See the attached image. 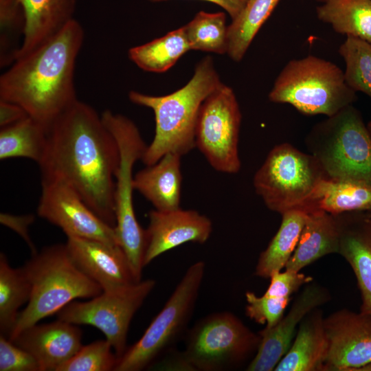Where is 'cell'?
I'll list each match as a JSON object with an SVG mask.
<instances>
[{
	"instance_id": "cell-16",
	"label": "cell",
	"mask_w": 371,
	"mask_h": 371,
	"mask_svg": "<svg viewBox=\"0 0 371 371\" xmlns=\"http://www.w3.org/2000/svg\"><path fill=\"white\" fill-rule=\"evenodd\" d=\"M148 218L144 267L161 254L184 243H205L212 232L211 220L193 210L154 209L149 212Z\"/></svg>"
},
{
	"instance_id": "cell-35",
	"label": "cell",
	"mask_w": 371,
	"mask_h": 371,
	"mask_svg": "<svg viewBox=\"0 0 371 371\" xmlns=\"http://www.w3.org/2000/svg\"><path fill=\"white\" fill-rule=\"evenodd\" d=\"M245 298L246 315L258 324H266V328L273 327L279 322L291 300L265 294L257 296L251 291L246 292Z\"/></svg>"
},
{
	"instance_id": "cell-46",
	"label": "cell",
	"mask_w": 371,
	"mask_h": 371,
	"mask_svg": "<svg viewBox=\"0 0 371 371\" xmlns=\"http://www.w3.org/2000/svg\"><path fill=\"white\" fill-rule=\"evenodd\" d=\"M369 213H370V212H369ZM369 217H370V214H369ZM370 222H371V218H370Z\"/></svg>"
},
{
	"instance_id": "cell-8",
	"label": "cell",
	"mask_w": 371,
	"mask_h": 371,
	"mask_svg": "<svg viewBox=\"0 0 371 371\" xmlns=\"http://www.w3.org/2000/svg\"><path fill=\"white\" fill-rule=\"evenodd\" d=\"M326 178L310 153L289 143L274 146L254 177V187L269 210L282 214L305 207L317 184Z\"/></svg>"
},
{
	"instance_id": "cell-37",
	"label": "cell",
	"mask_w": 371,
	"mask_h": 371,
	"mask_svg": "<svg viewBox=\"0 0 371 371\" xmlns=\"http://www.w3.org/2000/svg\"><path fill=\"white\" fill-rule=\"evenodd\" d=\"M270 284L264 293L277 297L291 298V295L303 285L313 281V278L292 270L285 269L271 275Z\"/></svg>"
},
{
	"instance_id": "cell-31",
	"label": "cell",
	"mask_w": 371,
	"mask_h": 371,
	"mask_svg": "<svg viewBox=\"0 0 371 371\" xmlns=\"http://www.w3.org/2000/svg\"><path fill=\"white\" fill-rule=\"evenodd\" d=\"M183 28L191 49L227 53L228 26L224 12L200 11Z\"/></svg>"
},
{
	"instance_id": "cell-30",
	"label": "cell",
	"mask_w": 371,
	"mask_h": 371,
	"mask_svg": "<svg viewBox=\"0 0 371 371\" xmlns=\"http://www.w3.org/2000/svg\"><path fill=\"white\" fill-rule=\"evenodd\" d=\"M280 0H248L243 10L228 25L229 57L240 61L254 38Z\"/></svg>"
},
{
	"instance_id": "cell-4",
	"label": "cell",
	"mask_w": 371,
	"mask_h": 371,
	"mask_svg": "<svg viewBox=\"0 0 371 371\" xmlns=\"http://www.w3.org/2000/svg\"><path fill=\"white\" fill-rule=\"evenodd\" d=\"M22 267L31 285V295L26 307L19 312L10 340L75 299L93 298L103 291L76 266L65 244L44 247Z\"/></svg>"
},
{
	"instance_id": "cell-33",
	"label": "cell",
	"mask_w": 371,
	"mask_h": 371,
	"mask_svg": "<svg viewBox=\"0 0 371 371\" xmlns=\"http://www.w3.org/2000/svg\"><path fill=\"white\" fill-rule=\"evenodd\" d=\"M1 65L12 64L19 48L17 41L23 35L25 16L20 0H0Z\"/></svg>"
},
{
	"instance_id": "cell-43",
	"label": "cell",
	"mask_w": 371,
	"mask_h": 371,
	"mask_svg": "<svg viewBox=\"0 0 371 371\" xmlns=\"http://www.w3.org/2000/svg\"><path fill=\"white\" fill-rule=\"evenodd\" d=\"M367 127L371 136V120L367 124Z\"/></svg>"
},
{
	"instance_id": "cell-25",
	"label": "cell",
	"mask_w": 371,
	"mask_h": 371,
	"mask_svg": "<svg viewBox=\"0 0 371 371\" xmlns=\"http://www.w3.org/2000/svg\"><path fill=\"white\" fill-rule=\"evenodd\" d=\"M307 215L302 210H291L282 214L278 232L259 256L255 271L257 276L269 278L285 267L297 245Z\"/></svg>"
},
{
	"instance_id": "cell-34",
	"label": "cell",
	"mask_w": 371,
	"mask_h": 371,
	"mask_svg": "<svg viewBox=\"0 0 371 371\" xmlns=\"http://www.w3.org/2000/svg\"><path fill=\"white\" fill-rule=\"evenodd\" d=\"M111 343L104 340L95 341L82 346L57 371H110L114 370L118 361Z\"/></svg>"
},
{
	"instance_id": "cell-18",
	"label": "cell",
	"mask_w": 371,
	"mask_h": 371,
	"mask_svg": "<svg viewBox=\"0 0 371 371\" xmlns=\"http://www.w3.org/2000/svg\"><path fill=\"white\" fill-rule=\"evenodd\" d=\"M82 332L75 324L58 319L34 324L11 341L30 353L41 371H57L82 347Z\"/></svg>"
},
{
	"instance_id": "cell-21",
	"label": "cell",
	"mask_w": 371,
	"mask_h": 371,
	"mask_svg": "<svg viewBox=\"0 0 371 371\" xmlns=\"http://www.w3.org/2000/svg\"><path fill=\"white\" fill-rule=\"evenodd\" d=\"M25 16L23 39L15 59L38 47L74 19L76 0H20Z\"/></svg>"
},
{
	"instance_id": "cell-22",
	"label": "cell",
	"mask_w": 371,
	"mask_h": 371,
	"mask_svg": "<svg viewBox=\"0 0 371 371\" xmlns=\"http://www.w3.org/2000/svg\"><path fill=\"white\" fill-rule=\"evenodd\" d=\"M328 348L322 311L315 308L299 324L294 341L275 371L322 370Z\"/></svg>"
},
{
	"instance_id": "cell-42",
	"label": "cell",
	"mask_w": 371,
	"mask_h": 371,
	"mask_svg": "<svg viewBox=\"0 0 371 371\" xmlns=\"http://www.w3.org/2000/svg\"><path fill=\"white\" fill-rule=\"evenodd\" d=\"M357 371H371V363L360 368Z\"/></svg>"
},
{
	"instance_id": "cell-44",
	"label": "cell",
	"mask_w": 371,
	"mask_h": 371,
	"mask_svg": "<svg viewBox=\"0 0 371 371\" xmlns=\"http://www.w3.org/2000/svg\"><path fill=\"white\" fill-rule=\"evenodd\" d=\"M316 1L324 3L326 2V1H328V0H316Z\"/></svg>"
},
{
	"instance_id": "cell-20",
	"label": "cell",
	"mask_w": 371,
	"mask_h": 371,
	"mask_svg": "<svg viewBox=\"0 0 371 371\" xmlns=\"http://www.w3.org/2000/svg\"><path fill=\"white\" fill-rule=\"evenodd\" d=\"M181 157L167 153L134 175V190L150 202L155 210L170 211L181 207Z\"/></svg>"
},
{
	"instance_id": "cell-29",
	"label": "cell",
	"mask_w": 371,
	"mask_h": 371,
	"mask_svg": "<svg viewBox=\"0 0 371 371\" xmlns=\"http://www.w3.org/2000/svg\"><path fill=\"white\" fill-rule=\"evenodd\" d=\"M31 285L23 269L12 268L3 253L0 254V331L10 337L19 308L28 302Z\"/></svg>"
},
{
	"instance_id": "cell-1",
	"label": "cell",
	"mask_w": 371,
	"mask_h": 371,
	"mask_svg": "<svg viewBox=\"0 0 371 371\" xmlns=\"http://www.w3.org/2000/svg\"><path fill=\"white\" fill-rule=\"evenodd\" d=\"M117 144L101 115L77 100L47 128L44 155L38 164L41 179L71 186L104 222L115 227V177Z\"/></svg>"
},
{
	"instance_id": "cell-12",
	"label": "cell",
	"mask_w": 371,
	"mask_h": 371,
	"mask_svg": "<svg viewBox=\"0 0 371 371\" xmlns=\"http://www.w3.org/2000/svg\"><path fill=\"white\" fill-rule=\"evenodd\" d=\"M152 279L109 291L84 302H71L57 313L58 319L75 325L93 326L103 333L118 359L126 350L131 322L153 290Z\"/></svg>"
},
{
	"instance_id": "cell-32",
	"label": "cell",
	"mask_w": 371,
	"mask_h": 371,
	"mask_svg": "<svg viewBox=\"0 0 371 371\" xmlns=\"http://www.w3.org/2000/svg\"><path fill=\"white\" fill-rule=\"evenodd\" d=\"M338 52L345 62L346 84L354 91L364 93L371 98V43L346 36Z\"/></svg>"
},
{
	"instance_id": "cell-39",
	"label": "cell",
	"mask_w": 371,
	"mask_h": 371,
	"mask_svg": "<svg viewBox=\"0 0 371 371\" xmlns=\"http://www.w3.org/2000/svg\"><path fill=\"white\" fill-rule=\"evenodd\" d=\"M155 368L161 370L195 371L183 351H170Z\"/></svg>"
},
{
	"instance_id": "cell-27",
	"label": "cell",
	"mask_w": 371,
	"mask_h": 371,
	"mask_svg": "<svg viewBox=\"0 0 371 371\" xmlns=\"http://www.w3.org/2000/svg\"><path fill=\"white\" fill-rule=\"evenodd\" d=\"M47 128L30 116L0 130V159H32L38 164L46 148Z\"/></svg>"
},
{
	"instance_id": "cell-15",
	"label": "cell",
	"mask_w": 371,
	"mask_h": 371,
	"mask_svg": "<svg viewBox=\"0 0 371 371\" xmlns=\"http://www.w3.org/2000/svg\"><path fill=\"white\" fill-rule=\"evenodd\" d=\"M329 299V293L325 288L313 281L306 284L288 313L273 327H265L258 333L260 341L247 370H274L289 349L297 326L311 311Z\"/></svg>"
},
{
	"instance_id": "cell-19",
	"label": "cell",
	"mask_w": 371,
	"mask_h": 371,
	"mask_svg": "<svg viewBox=\"0 0 371 371\" xmlns=\"http://www.w3.org/2000/svg\"><path fill=\"white\" fill-rule=\"evenodd\" d=\"M335 215L339 229V254L348 262L361 293L360 312L371 315V222L369 212Z\"/></svg>"
},
{
	"instance_id": "cell-11",
	"label": "cell",
	"mask_w": 371,
	"mask_h": 371,
	"mask_svg": "<svg viewBox=\"0 0 371 371\" xmlns=\"http://www.w3.org/2000/svg\"><path fill=\"white\" fill-rule=\"evenodd\" d=\"M240 123L235 93L221 82L203 102L195 126V148L215 170L236 174L240 170Z\"/></svg>"
},
{
	"instance_id": "cell-7",
	"label": "cell",
	"mask_w": 371,
	"mask_h": 371,
	"mask_svg": "<svg viewBox=\"0 0 371 371\" xmlns=\"http://www.w3.org/2000/svg\"><path fill=\"white\" fill-rule=\"evenodd\" d=\"M102 119L113 136L120 154L115 177V230L137 282L142 280L146 246V229L135 216L133 201L135 164L142 160L147 145L135 124L127 117L105 110Z\"/></svg>"
},
{
	"instance_id": "cell-10",
	"label": "cell",
	"mask_w": 371,
	"mask_h": 371,
	"mask_svg": "<svg viewBox=\"0 0 371 371\" xmlns=\"http://www.w3.org/2000/svg\"><path fill=\"white\" fill-rule=\"evenodd\" d=\"M260 336L235 315L219 312L199 320L189 332L183 350L195 371L232 368L256 352Z\"/></svg>"
},
{
	"instance_id": "cell-41",
	"label": "cell",
	"mask_w": 371,
	"mask_h": 371,
	"mask_svg": "<svg viewBox=\"0 0 371 371\" xmlns=\"http://www.w3.org/2000/svg\"><path fill=\"white\" fill-rule=\"evenodd\" d=\"M152 2H159L166 0H148ZM213 3L223 8L230 16L232 20L236 18L245 8L248 0H202Z\"/></svg>"
},
{
	"instance_id": "cell-13",
	"label": "cell",
	"mask_w": 371,
	"mask_h": 371,
	"mask_svg": "<svg viewBox=\"0 0 371 371\" xmlns=\"http://www.w3.org/2000/svg\"><path fill=\"white\" fill-rule=\"evenodd\" d=\"M37 214L60 227L67 236L120 245L115 227L100 218L71 186L61 180L41 179Z\"/></svg>"
},
{
	"instance_id": "cell-17",
	"label": "cell",
	"mask_w": 371,
	"mask_h": 371,
	"mask_svg": "<svg viewBox=\"0 0 371 371\" xmlns=\"http://www.w3.org/2000/svg\"><path fill=\"white\" fill-rule=\"evenodd\" d=\"M65 245L76 266L103 291L138 282L120 245L75 236H67Z\"/></svg>"
},
{
	"instance_id": "cell-40",
	"label": "cell",
	"mask_w": 371,
	"mask_h": 371,
	"mask_svg": "<svg viewBox=\"0 0 371 371\" xmlns=\"http://www.w3.org/2000/svg\"><path fill=\"white\" fill-rule=\"evenodd\" d=\"M29 116L20 106L0 100V126L5 127L14 124Z\"/></svg>"
},
{
	"instance_id": "cell-3",
	"label": "cell",
	"mask_w": 371,
	"mask_h": 371,
	"mask_svg": "<svg viewBox=\"0 0 371 371\" xmlns=\"http://www.w3.org/2000/svg\"><path fill=\"white\" fill-rule=\"evenodd\" d=\"M221 83L212 58L206 56L196 66L194 75L181 89L166 95H150L131 91V102L153 111L155 131L142 161L156 163L167 153L181 156L195 148V126L204 100Z\"/></svg>"
},
{
	"instance_id": "cell-5",
	"label": "cell",
	"mask_w": 371,
	"mask_h": 371,
	"mask_svg": "<svg viewBox=\"0 0 371 371\" xmlns=\"http://www.w3.org/2000/svg\"><path fill=\"white\" fill-rule=\"evenodd\" d=\"M305 144L326 179L371 183V136L352 104L315 124Z\"/></svg>"
},
{
	"instance_id": "cell-26",
	"label": "cell",
	"mask_w": 371,
	"mask_h": 371,
	"mask_svg": "<svg viewBox=\"0 0 371 371\" xmlns=\"http://www.w3.org/2000/svg\"><path fill=\"white\" fill-rule=\"evenodd\" d=\"M316 13L335 32L371 43V0H328Z\"/></svg>"
},
{
	"instance_id": "cell-14",
	"label": "cell",
	"mask_w": 371,
	"mask_h": 371,
	"mask_svg": "<svg viewBox=\"0 0 371 371\" xmlns=\"http://www.w3.org/2000/svg\"><path fill=\"white\" fill-rule=\"evenodd\" d=\"M328 341L322 370L357 371L371 363V315L341 309L324 318Z\"/></svg>"
},
{
	"instance_id": "cell-9",
	"label": "cell",
	"mask_w": 371,
	"mask_h": 371,
	"mask_svg": "<svg viewBox=\"0 0 371 371\" xmlns=\"http://www.w3.org/2000/svg\"><path fill=\"white\" fill-rule=\"evenodd\" d=\"M205 264L191 265L142 337L126 349L114 371H140L151 366L182 333L192 314L204 277Z\"/></svg>"
},
{
	"instance_id": "cell-36",
	"label": "cell",
	"mask_w": 371,
	"mask_h": 371,
	"mask_svg": "<svg viewBox=\"0 0 371 371\" xmlns=\"http://www.w3.org/2000/svg\"><path fill=\"white\" fill-rule=\"evenodd\" d=\"M0 371H41V368L30 353L1 335Z\"/></svg>"
},
{
	"instance_id": "cell-6",
	"label": "cell",
	"mask_w": 371,
	"mask_h": 371,
	"mask_svg": "<svg viewBox=\"0 0 371 371\" xmlns=\"http://www.w3.org/2000/svg\"><path fill=\"white\" fill-rule=\"evenodd\" d=\"M268 98L272 102L289 104L304 115L327 117L357 99L337 65L313 55L289 61Z\"/></svg>"
},
{
	"instance_id": "cell-38",
	"label": "cell",
	"mask_w": 371,
	"mask_h": 371,
	"mask_svg": "<svg viewBox=\"0 0 371 371\" xmlns=\"http://www.w3.org/2000/svg\"><path fill=\"white\" fill-rule=\"evenodd\" d=\"M34 221V216L32 214L12 215L7 213L0 214L1 223L12 229L23 238L29 246L32 255L37 252L28 233L29 227Z\"/></svg>"
},
{
	"instance_id": "cell-45",
	"label": "cell",
	"mask_w": 371,
	"mask_h": 371,
	"mask_svg": "<svg viewBox=\"0 0 371 371\" xmlns=\"http://www.w3.org/2000/svg\"><path fill=\"white\" fill-rule=\"evenodd\" d=\"M369 214H370V218H371V212H370Z\"/></svg>"
},
{
	"instance_id": "cell-24",
	"label": "cell",
	"mask_w": 371,
	"mask_h": 371,
	"mask_svg": "<svg viewBox=\"0 0 371 371\" xmlns=\"http://www.w3.org/2000/svg\"><path fill=\"white\" fill-rule=\"evenodd\" d=\"M323 210L331 214L371 212V183L323 179L316 186L305 212Z\"/></svg>"
},
{
	"instance_id": "cell-23",
	"label": "cell",
	"mask_w": 371,
	"mask_h": 371,
	"mask_svg": "<svg viewBox=\"0 0 371 371\" xmlns=\"http://www.w3.org/2000/svg\"><path fill=\"white\" fill-rule=\"evenodd\" d=\"M339 229L335 215L323 210L308 213L299 241L285 269L299 272L319 258L339 254Z\"/></svg>"
},
{
	"instance_id": "cell-28",
	"label": "cell",
	"mask_w": 371,
	"mask_h": 371,
	"mask_svg": "<svg viewBox=\"0 0 371 371\" xmlns=\"http://www.w3.org/2000/svg\"><path fill=\"white\" fill-rule=\"evenodd\" d=\"M191 49L183 26L145 44L129 49V59L141 69L165 72Z\"/></svg>"
},
{
	"instance_id": "cell-2",
	"label": "cell",
	"mask_w": 371,
	"mask_h": 371,
	"mask_svg": "<svg viewBox=\"0 0 371 371\" xmlns=\"http://www.w3.org/2000/svg\"><path fill=\"white\" fill-rule=\"evenodd\" d=\"M84 39L74 18L0 77V100L14 103L47 128L78 99L75 67Z\"/></svg>"
}]
</instances>
